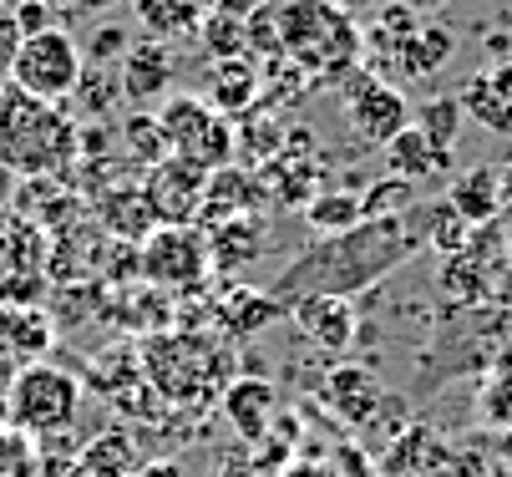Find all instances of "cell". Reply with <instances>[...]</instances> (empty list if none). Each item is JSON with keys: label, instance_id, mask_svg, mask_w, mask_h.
<instances>
[{"label": "cell", "instance_id": "1", "mask_svg": "<svg viewBox=\"0 0 512 477\" xmlns=\"http://www.w3.org/2000/svg\"><path fill=\"white\" fill-rule=\"evenodd\" d=\"M421 219H416V203L406 214H386V219H360L355 229H340V234H320L315 244H305L295 259H289L269 295L289 310L295 300H310V295H335V300H350L360 290H371L376 280H386L396 264H406L416 249H421Z\"/></svg>", "mask_w": 512, "mask_h": 477}, {"label": "cell", "instance_id": "2", "mask_svg": "<svg viewBox=\"0 0 512 477\" xmlns=\"http://www.w3.org/2000/svg\"><path fill=\"white\" fill-rule=\"evenodd\" d=\"M77 158V122L11 77L0 82V168L11 178H61Z\"/></svg>", "mask_w": 512, "mask_h": 477}, {"label": "cell", "instance_id": "3", "mask_svg": "<svg viewBox=\"0 0 512 477\" xmlns=\"http://www.w3.org/2000/svg\"><path fill=\"white\" fill-rule=\"evenodd\" d=\"M11 427H21L26 437H66L82 417V381L71 376L66 366L51 361H31L11 376L6 401H0Z\"/></svg>", "mask_w": 512, "mask_h": 477}, {"label": "cell", "instance_id": "4", "mask_svg": "<svg viewBox=\"0 0 512 477\" xmlns=\"http://www.w3.org/2000/svg\"><path fill=\"white\" fill-rule=\"evenodd\" d=\"M279 11V41L284 51L305 56L320 72H345L360 51L355 21L335 6V0H274Z\"/></svg>", "mask_w": 512, "mask_h": 477}, {"label": "cell", "instance_id": "5", "mask_svg": "<svg viewBox=\"0 0 512 477\" xmlns=\"http://www.w3.org/2000/svg\"><path fill=\"white\" fill-rule=\"evenodd\" d=\"M153 117H158V127H163L168 153H173V158H188V163H198V168H208V173L229 168L234 153H239L234 122H229L224 112H213V107H208L203 97H193V92L163 97V102L153 107Z\"/></svg>", "mask_w": 512, "mask_h": 477}, {"label": "cell", "instance_id": "6", "mask_svg": "<svg viewBox=\"0 0 512 477\" xmlns=\"http://www.w3.org/2000/svg\"><path fill=\"white\" fill-rule=\"evenodd\" d=\"M142 371H148V386L163 401L203 406V396L218 386V371H224V351L203 346V340H193V335H158L148 346Z\"/></svg>", "mask_w": 512, "mask_h": 477}, {"label": "cell", "instance_id": "7", "mask_svg": "<svg viewBox=\"0 0 512 477\" xmlns=\"http://www.w3.org/2000/svg\"><path fill=\"white\" fill-rule=\"evenodd\" d=\"M87 72V61H82V41L71 36L66 26H46L36 36H21L16 46V61H11V82L26 87L31 97L41 102H66L71 92H77Z\"/></svg>", "mask_w": 512, "mask_h": 477}, {"label": "cell", "instance_id": "8", "mask_svg": "<svg viewBox=\"0 0 512 477\" xmlns=\"http://www.w3.org/2000/svg\"><path fill=\"white\" fill-rule=\"evenodd\" d=\"M137 275L153 290H198L208 280V244L198 224H158L137 244Z\"/></svg>", "mask_w": 512, "mask_h": 477}, {"label": "cell", "instance_id": "9", "mask_svg": "<svg viewBox=\"0 0 512 477\" xmlns=\"http://www.w3.org/2000/svg\"><path fill=\"white\" fill-rule=\"evenodd\" d=\"M203 193H208V168L188 163V158H158L142 178V198L158 224H198L203 209Z\"/></svg>", "mask_w": 512, "mask_h": 477}, {"label": "cell", "instance_id": "10", "mask_svg": "<svg viewBox=\"0 0 512 477\" xmlns=\"http://www.w3.org/2000/svg\"><path fill=\"white\" fill-rule=\"evenodd\" d=\"M345 117L355 127V138L376 143V148H386L401 127H411V107H406L401 87H391V82H381L371 72H360L345 87Z\"/></svg>", "mask_w": 512, "mask_h": 477}, {"label": "cell", "instance_id": "11", "mask_svg": "<svg viewBox=\"0 0 512 477\" xmlns=\"http://www.w3.org/2000/svg\"><path fill=\"white\" fill-rule=\"evenodd\" d=\"M173 51H168V41H158V36H137L127 51H122V61H117V82H122V102L127 107H142V112H153L168 92H173Z\"/></svg>", "mask_w": 512, "mask_h": 477}, {"label": "cell", "instance_id": "12", "mask_svg": "<svg viewBox=\"0 0 512 477\" xmlns=\"http://www.w3.org/2000/svg\"><path fill=\"white\" fill-rule=\"evenodd\" d=\"M289 320H295V330L325 356H345L350 340H355V310H350V300H335V295L295 300L289 305Z\"/></svg>", "mask_w": 512, "mask_h": 477}, {"label": "cell", "instance_id": "13", "mask_svg": "<svg viewBox=\"0 0 512 477\" xmlns=\"http://www.w3.org/2000/svg\"><path fill=\"white\" fill-rule=\"evenodd\" d=\"M264 234L269 224L254 214H239V219H224L203 229V244H208V269H218V275H239V269H249L259 254H264Z\"/></svg>", "mask_w": 512, "mask_h": 477}, {"label": "cell", "instance_id": "14", "mask_svg": "<svg viewBox=\"0 0 512 477\" xmlns=\"http://www.w3.org/2000/svg\"><path fill=\"white\" fill-rule=\"evenodd\" d=\"M264 198H269V193H264V183H259V178H249L244 168H234V163H229V168L208 173V193H203L198 224H203V229H213V224H224V219L254 214Z\"/></svg>", "mask_w": 512, "mask_h": 477}, {"label": "cell", "instance_id": "15", "mask_svg": "<svg viewBox=\"0 0 512 477\" xmlns=\"http://www.w3.org/2000/svg\"><path fill=\"white\" fill-rule=\"evenodd\" d=\"M218 406H224L229 427L244 437V442H264L269 432V417H274V386L264 376H239L218 391Z\"/></svg>", "mask_w": 512, "mask_h": 477}, {"label": "cell", "instance_id": "16", "mask_svg": "<svg viewBox=\"0 0 512 477\" xmlns=\"http://www.w3.org/2000/svg\"><path fill=\"white\" fill-rule=\"evenodd\" d=\"M97 224H102L117 244H142V239L158 229L148 198H142V183H137V188H107V193L97 198Z\"/></svg>", "mask_w": 512, "mask_h": 477}, {"label": "cell", "instance_id": "17", "mask_svg": "<svg viewBox=\"0 0 512 477\" xmlns=\"http://www.w3.org/2000/svg\"><path fill=\"white\" fill-rule=\"evenodd\" d=\"M208 107L213 112H224V117H244L249 102L259 97V66L254 56H229V61H213V72H208Z\"/></svg>", "mask_w": 512, "mask_h": 477}, {"label": "cell", "instance_id": "18", "mask_svg": "<svg viewBox=\"0 0 512 477\" xmlns=\"http://www.w3.org/2000/svg\"><path fill=\"white\" fill-rule=\"evenodd\" d=\"M0 340L21 361H41L56 340V325L41 305H0Z\"/></svg>", "mask_w": 512, "mask_h": 477}, {"label": "cell", "instance_id": "19", "mask_svg": "<svg viewBox=\"0 0 512 477\" xmlns=\"http://www.w3.org/2000/svg\"><path fill=\"white\" fill-rule=\"evenodd\" d=\"M447 163H452V153H436V148L421 138L416 122L401 127L396 138L386 143V173H391V178H406V183H421V178H431V173H442Z\"/></svg>", "mask_w": 512, "mask_h": 477}, {"label": "cell", "instance_id": "20", "mask_svg": "<svg viewBox=\"0 0 512 477\" xmlns=\"http://www.w3.org/2000/svg\"><path fill=\"white\" fill-rule=\"evenodd\" d=\"M77 467L92 477H137L142 472V447L132 442V432H102L77 452Z\"/></svg>", "mask_w": 512, "mask_h": 477}, {"label": "cell", "instance_id": "21", "mask_svg": "<svg viewBox=\"0 0 512 477\" xmlns=\"http://www.w3.org/2000/svg\"><path fill=\"white\" fill-rule=\"evenodd\" d=\"M325 401H335V412L345 422H365V417L376 412L381 391H376V381H371V371H365V366H335L330 381H325Z\"/></svg>", "mask_w": 512, "mask_h": 477}, {"label": "cell", "instance_id": "22", "mask_svg": "<svg viewBox=\"0 0 512 477\" xmlns=\"http://www.w3.org/2000/svg\"><path fill=\"white\" fill-rule=\"evenodd\" d=\"M289 310L269 295V290H234L224 305H218V320H224V330L234 335V340H244V335H254V330H264V325H274V320H284Z\"/></svg>", "mask_w": 512, "mask_h": 477}, {"label": "cell", "instance_id": "23", "mask_svg": "<svg viewBox=\"0 0 512 477\" xmlns=\"http://www.w3.org/2000/svg\"><path fill=\"white\" fill-rule=\"evenodd\" d=\"M497 198H502V188H497V173H492V168H477V173L457 178L452 193H447V203H452L467 224H487V219L497 214Z\"/></svg>", "mask_w": 512, "mask_h": 477}, {"label": "cell", "instance_id": "24", "mask_svg": "<svg viewBox=\"0 0 512 477\" xmlns=\"http://www.w3.org/2000/svg\"><path fill=\"white\" fill-rule=\"evenodd\" d=\"M360 219H365L360 193H350V188H330V193H315L305 203V224L315 234H340V229H355Z\"/></svg>", "mask_w": 512, "mask_h": 477}, {"label": "cell", "instance_id": "25", "mask_svg": "<svg viewBox=\"0 0 512 477\" xmlns=\"http://www.w3.org/2000/svg\"><path fill=\"white\" fill-rule=\"evenodd\" d=\"M462 117H472V122H482L487 132H502V138H507V132H512V102L487 82V72H477L467 87H462Z\"/></svg>", "mask_w": 512, "mask_h": 477}, {"label": "cell", "instance_id": "26", "mask_svg": "<svg viewBox=\"0 0 512 477\" xmlns=\"http://www.w3.org/2000/svg\"><path fill=\"white\" fill-rule=\"evenodd\" d=\"M132 6H137V21L148 26L158 41L198 31V21H203V0H132Z\"/></svg>", "mask_w": 512, "mask_h": 477}, {"label": "cell", "instance_id": "27", "mask_svg": "<svg viewBox=\"0 0 512 477\" xmlns=\"http://www.w3.org/2000/svg\"><path fill=\"white\" fill-rule=\"evenodd\" d=\"M71 102L82 107V117H107L122 107V82H117V66H87Z\"/></svg>", "mask_w": 512, "mask_h": 477}, {"label": "cell", "instance_id": "28", "mask_svg": "<svg viewBox=\"0 0 512 477\" xmlns=\"http://www.w3.org/2000/svg\"><path fill=\"white\" fill-rule=\"evenodd\" d=\"M198 41L213 61H229V56H249V36H244V16L234 11H213L198 21Z\"/></svg>", "mask_w": 512, "mask_h": 477}, {"label": "cell", "instance_id": "29", "mask_svg": "<svg viewBox=\"0 0 512 477\" xmlns=\"http://www.w3.org/2000/svg\"><path fill=\"white\" fill-rule=\"evenodd\" d=\"M416 127H421V138H426L436 153H452L457 132H462V102H457V97H431V102H421Z\"/></svg>", "mask_w": 512, "mask_h": 477}, {"label": "cell", "instance_id": "30", "mask_svg": "<svg viewBox=\"0 0 512 477\" xmlns=\"http://www.w3.org/2000/svg\"><path fill=\"white\" fill-rule=\"evenodd\" d=\"M0 477H41V457H36V442L6 422L0 412Z\"/></svg>", "mask_w": 512, "mask_h": 477}, {"label": "cell", "instance_id": "31", "mask_svg": "<svg viewBox=\"0 0 512 477\" xmlns=\"http://www.w3.org/2000/svg\"><path fill=\"white\" fill-rule=\"evenodd\" d=\"M122 143L142 158V163H158V158H168V143H163V127H158V117L153 112H142V107H132L127 117H122Z\"/></svg>", "mask_w": 512, "mask_h": 477}, {"label": "cell", "instance_id": "32", "mask_svg": "<svg viewBox=\"0 0 512 477\" xmlns=\"http://www.w3.org/2000/svg\"><path fill=\"white\" fill-rule=\"evenodd\" d=\"M416 203V183H406V178H381V183H371L360 193V209H365V219H386V214H406Z\"/></svg>", "mask_w": 512, "mask_h": 477}, {"label": "cell", "instance_id": "33", "mask_svg": "<svg viewBox=\"0 0 512 477\" xmlns=\"http://www.w3.org/2000/svg\"><path fill=\"white\" fill-rule=\"evenodd\" d=\"M127 46H132V41H127V26H112V21H102V26L87 36V46H82V61H87V66H117Z\"/></svg>", "mask_w": 512, "mask_h": 477}, {"label": "cell", "instance_id": "34", "mask_svg": "<svg viewBox=\"0 0 512 477\" xmlns=\"http://www.w3.org/2000/svg\"><path fill=\"white\" fill-rule=\"evenodd\" d=\"M6 6H11V16H16L21 36H36V31H46V26H61L51 0H6Z\"/></svg>", "mask_w": 512, "mask_h": 477}, {"label": "cell", "instance_id": "35", "mask_svg": "<svg viewBox=\"0 0 512 477\" xmlns=\"http://www.w3.org/2000/svg\"><path fill=\"white\" fill-rule=\"evenodd\" d=\"M16 46H21V26H16L11 6H6V0H0V82H6L11 61H16Z\"/></svg>", "mask_w": 512, "mask_h": 477}, {"label": "cell", "instance_id": "36", "mask_svg": "<svg viewBox=\"0 0 512 477\" xmlns=\"http://www.w3.org/2000/svg\"><path fill=\"white\" fill-rule=\"evenodd\" d=\"M56 11H71V16H107V11H117L122 0H51Z\"/></svg>", "mask_w": 512, "mask_h": 477}, {"label": "cell", "instance_id": "37", "mask_svg": "<svg viewBox=\"0 0 512 477\" xmlns=\"http://www.w3.org/2000/svg\"><path fill=\"white\" fill-rule=\"evenodd\" d=\"M487 82H492V87H497V92H502V97L512 102V61H502V66H492V72H487Z\"/></svg>", "mask_w": 512, "mask_h": 477}, {"label": "cell", "instance_id": "38", "mask_svg": "<svg viewBox=\"0 0 512 477\" xmlns=\"http://www.w3.org/2000/svg\"><path fill=\"white\" fill-rule=\"evenodd\" d=\"M137 477H183V472H178L173 462H142V472H137Z\"/></svg>", "mask_w": 512, "mask_h": 477}, {"label": "cell", "instance_id": "39", "mask_svg": "<svg viewBox=\"0 0 512 477\" xmlns=\"http://www.w3.org/2000/svg\"><path fill=\"white\" fill-rule=\"evenodd\" d=\"M401 6H406L411 16H431V11H442L447 0H401Z\"/></svg>", "mask_w": 512, "mask_h": 477}, {"label": "cell", "instance_id": "40", "mask_svg": "<svg viewBox=\"0 0 512 477\" xmlns=\"http://www.w3.org/2000/svg\"><path fill=\"white\" fill-rule=\"evenodd\" d=\"M11 183H16V178H11L6 168H0V209H6V198H11Z\"/></svg>", "mask_w": 512, "mask_h": 477}]
</instances>
